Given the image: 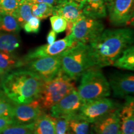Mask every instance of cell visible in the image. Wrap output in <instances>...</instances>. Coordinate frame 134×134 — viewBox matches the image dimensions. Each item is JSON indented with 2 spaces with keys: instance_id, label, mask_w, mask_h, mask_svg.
Returning <instances> with one entry per match:
<instances>
[{
  "instance_id": "cell-12",
  "label": "cell",
  "mask_w": 134,
  "mask_h": 134,
  "mask_svg": "<svg viewBox=\"0 0 134 134\" xmlns=\"http://www.w3.org/2000/svg\"><path fill=\"white\" fill-rule=\"evenodd\" d=\"M73 42L71 35L66 36L62 39L55 41L51 44L43 45L30 50L23 58L24 63L36 58L60 55L70 47Z\"/></svg>"
},
{
  "instance_id": "cell-33",
  "label": "cell",
  "mask_w": 134,
  "mask_h": 134,
  "mask_svg": "<svg viewBox=\"0 0 134 134\" xmlns=\"http://www.w3.org/2000/svg\"><path fill=\"white\" fill-rule=\"evenodd\" d=\"M24 1L29 3H46L55 6L63 0H24Z\"/></svg>"
},
{
  "instance_id": "cell-37",
  "label": "cell",
  "mask_w": 134,
  "mask_h": 134,
  "mask_svg": "<svg viewBox=\"0 0 134 134\" xmlns=\"http://www.w3.org/2000/svg\"><path fill=\"white\" fill-rule=\"evenodd\" d=\"M112 0H104V1H105V4H108L109 3H110V1H111Z\"/></svg>"
},
{
  "instance_id": "cell-25",
  "label": "cell",
  "mask_w": 134,
  "mask_h": 134,
  "mask_svg": "<svg viewBox=\"0 0 134 134\" xmlns=\"http://www.w3.org/2000/svg\"><path fill=\"white\" fill-rule=\"evenodd\" d=\"M32 16L44 19L53 15V6L46 3H29Z\"/></svg>"
},
{
  "instance_id": "cell-39",
  "label": "cell",
  "mask_w": 134,
  "mask_h": 134,
  "mask_svg": "<svg viewBox=\"0 0 134 134\" xmlns=\"http://www.w3.org/2000/svg\"><path fill=\"white\" fill-rule=\"evenodd\" d=\"M18 1H21V0H18Z\"/></svg>"
},
{
  "instance_id": "cell-20",
  "label": "cell",
  "mask_w": 134,
  "mask_h": 134,
  "mask_svg": "<svg viewBox=\"0 0 134 134\" xmlns=\"http://www.w3.org/2000/svg\"><path fill=\"white\" fill-rule=\"evenodd\" d=\"M33 134H55L52 117L47 113L40 115L34 124Z\"/></svg>"
},
{
  "instance_id": "cell-13",
  "label": "cell",
  "mask_w": 134,
  "mask_h": 134,
  "mask_svg": "<svg viewBox=\"0 0 134 134\" xmlns=\"http://www.w3.org/2000/svg\"><path fill=\"white\" fill-rule=\"evenodd\" d=\"M120 107L91 123L90 134H120Z\"/></svg>"
},
{
  "instance_id": "cell-18",
  "label": "cell",
  "mask_w": 134,
  "mask_h": 134,
  "mask_svg": "<svg viewBox=\"0 0 134 134\" xmlns=\"http://www.w3.org/2000/svg\"><path fill=\"white\" fill-rule=\"evenodd\" d=\"M23 58H20L14 53L0 52V78L8 74L13 70L24 66Z\"/></svg>"
},
{
  "instance_id": "cell-31",
  "label": "cell",
  "mask_w": 134,
  "mask_h": 134,
  "mask_svg": "<svg viewBox=\"0 0 134 134\" xmlns=\"http://www.w3.org/2000/svg\"><path fill=\"white\" fill-rule=\"evenodd\" d=\"M52 117L55 124V134H64L68 131V119L62 117Z\"/></svg>"
},
{
  "instance_id": "cell-24",
  "label": "cell",
  "mask_w": 134,
  "mask_h": 134,
  "mask_svg": "<svg viewBox=\"0 0 134 134\" xmlns=\"http://www.w3.org/2000/svg\"><path fill=\"white\" fill-rule=\"evenodd\" d=\"M12 15L16 18L21 27H23L25 23L32 17L31 5L29 3L21 0Z\"/></svg>"
},
{
  "instance_id": "cell-6",
  "label": "cell",
  "mask_w": 134,
  "mask_h": 134,
  "mask_svg": "<svg viewBox=\"0 0 134 134\" xmlns=\"http://www.w3.org/2000/svg\"><path fill=\"white\" fill-rule=\"evenodd\" d=\"M104 30L103 22L98 19L83 16L74 23L71 36L73 42L88 44Z\"/></svg>"
},
{
  "instance_id": "cell-27",
  "label": "cell",
  "mask_w": 134,
  "mask_h": 134,
  "mask_svg": "<svg viewBox=\"0 0 134 134\" xmlns=\"http://www.w3.org/2000/svg\"><path fill=\"white\" fill-rule=\"evenodd\" d=\"M14 104L4 93L0 90V116L10 115L11 109Z\"/></svg>"
},
{
  "instance_id": "cell-22",
  "label": "cell",
  "mask_w": 134,
  "mask_h": 134,
  "mask_svg": "<svg viewBox=\"0 0 134 134\" xmlns=\"http://www.w3.org/2000/svg\"><path fill=\"white\" fill-rule=\"evenodd\" d=\"M113 66L120 69L134 70V47L133 46L126 48L122 55L114 62Z\"/></svg>"
},
{
  "instance_id": "cell-38",
  "label": "cell",
  "mask_w": 134,
  "mask_h": 134,
  "mask_svg": "<svg viewBox=\"0 0 134 134\" xmlns=\"http://www.w3.org/2000/svg\"><path fill=\"white\" fill-rule=\"evenodd\" d=\"M64 134H70V132H69V131H68V132H66V133H65Z\"/></svg>"
},
{
  "instance_id": "cell-16",
  "label": "cell",
  "mask_w": 134,
  "mask_h": 134,
  "mask_svg": "<svg viewBox=\"0 0 134 134\" xmlns=\"http://www.w3.org/2000/svg\"><path fill=\"white\" fill-rule=\"evenodd\" d=\"M53 15L62 17L66 21L73 23L84 16L81 5L71 0H63L53 6Z\"/></svg>"
},
{
  "instance_id": "cell-9",
  "label": "cell",
  "mask_w": 134,
  "mask_h": 134,
  "mask_svg": "<svg viewBox=\"0 0 134 134\" xmlns=\"http://www.w3.org/2000/svg\"><path fill=\"white\" fill-rule=\"evenodd\" d=\"M134 0H112L106 4L109 21L116 26L132 24L133 20Z\"/></svg>"
},
{
  "instance_id": "cell-15",
  "label": "cell",
  "mask_w": 134,
  "mask_h": 134,
  "mask_svg": "<svg viewBox=\"0 0 134 134\" xmlns=\"http://www.w3.org/2000/svg\"><path fill=\"white\" fill-rule=\"evenodd\" d=\"M124 104L120 107V134H134V100L127 96Z\"/></svg>"
},
{
  "instance_id": "cell-10",
  "label": "cell",
  "mask_w": 134,
  "mask_h": 134,
  "mask_svg": "<svg viewBox=\"0 0 134 134\" xmlns=\"http://www.w3.org/2000/svg\"><path fill=\"white\" fill-rule=\"evenodd\" d=\"M84 104L85 102L80 97L76 89L50 109V115L53 117L68 119L77 114Z\"/></svg>"
},
{
  "instance_id": "cell-23",
  "label": "cell",
  "mask_w": 134,
  "mask_h": 134,
  "mask_svg": "<svg viewBox=\"0 0 134 134\" xmlns=\"http://www.w3.org/2000/svg\"><path fill=\"white\" fill-rule=\"evenodd\" d=\"M21 28L18 22L13 15L0 13V31L18 34Z\"/></svg>"
},
{
  "instance_id": "cell-35",
  "label": "cell",
  "mask_w": 134,
  "mask_h": 134,
  "mask_svg": "<svg viewBox=\"0 0 134 134\" xmlns=\"http://www.w3.org/2000/svg\"><path fill=\"white\" fill-rule=\"evenodd\" d=\"M73 25H74V23L71 21H67V24H66V27L65 31H66V36H69L71 34L72 29H73Z\"/></svg>"
},
{
  "instance_id": "cell-32",
  "label": "cell",
  "mask_w": 134,
  "mask_h": 134,
  "mask_svg": "<svg viewBox=\"0 0 134 134\" xmlns=\"http://www.w3.org/2000/svg\"><path fill=\"white\" fill-rule=\"evenodd\" d=\"M14 124H15L14 120L9 115L0 116V132L7 127Z\"/></svg>"
},
{
  "instance_id": "cell-28",
  "label": "cell",
  "mask_w": 134,
  "mask_h": 134,
  "mask_svg": "<svg viewBox=\"0 0 134 134\" xmlns=\"http://www.w3.org/2000/svg\"><path fill=\"white\" fill-rule=\"evenodd\" d=\"M50 21L52 29L56 33L62 32L66 29L67 21L62 17L53 15L50 17Z\"/></svg>"
},
{
  "instance_id": "cell-8",
  "label": "cell",
  "mask_w": 134,
  "mask_h": 134,
  "mask_svg": "<svg viewBox=\"0 0 134 134\" xmlns=\"http://www.w3.org/2000/svg\"><path fill=\"white\" fill-rule=\"evenodd\" d=\"M119 108L113 100L107 98L98 99L85 103L78 114L90 124Z\"/></svg>"
},
{
  "instance_id": "cell-21",
  "label": "cell",
  "mask_w": 134,
  "mask_h": 134,
  "mask_svg": "<svg viewBox=\"0 0 134 134\" xmlns=\"http://www.w3.org/2000/svg\"><path fill=\"white\" fill-rule=\"evenodd\" d=\"M67 119L70 134H90V123L78 114L68 117Z\"/></svg>"
},
{
  "instance_id": "cell-11",
  "label": "cell",
  "mask_w": 134,
  "mask_h": 134,
  "mask_svg": "<svg viewBox=\"0 0 134 134\" xmlns=\"http://www.w3.org/2000/svg\"><path fill=\"white\" fill-rule=\"evenodd\" d=\"M43 113L46 112L42 109L37 99L27 104L14 103L9 116L15 124H28L34 122Z\"/></svg>"
},
{
  "instance_id": "cell-17",
  "label": "cell",
  "mask_w": 134,
  "mask_h": 134,
  "mask_svg": "<svg viewBox=\"0 0 134 134\" xmlns=\"http://www.w3.org/2000/svg\"><path fill=\"white\" fill-rule=\"evenodd\" d=\"M85 16L100 19L107 16V8L104 0H85L82 4Z\"/></svg>"
},
{
  "instance_id": "cell-14",
  "label": "cell",
  "mask_w": 134,
  "mask_h": 134,
  "mask_svg": "<svg viewBox=\"0 0 134 134\" xmlns=\"http://www.w3.org/2000/svg\"><path fill=\"white\" fill-rule=\"evenodd\" d=\"M110 90L115 97L125 98L134 92V76L132 73H115L110 76Z\"/></svg>"
},
{
  "instance_id": "cell-36",
  "label": "cell",
  "mask_w": 134,
  "mask_h": 134,
  "mask_svg": "<svg viewBox=\"0 0 134 134\" xmlns=\"http://www.w3.org/2000/svg\"><path fill=\"white\" fill-rule=\"evenodd\" d=\"M71 1H74V2L78 3V4H79L81 5L82 6V4H83V3H84V1H85V0H71Z\"/></svg>"
},
{
  "instance_id": "cell-19",
  "label": "cell",
  "mask_w": 134,
  "mask_h": 134,
  "mask_svg": "<svg viewBox=\"0 0 134 134\" xmlns=\"http://www.w3.org/2000/svg\"><path fill=\"white\" fill-rule=\"evenodd\" d=\"M21 45L18 34L0 31V52L14 53Z\"/></svg>"
},
{
  "instance_id": "cell-34",
  "label": "cell",
  "mask_w": 134,
  "mask_h": 134,
  "mask_svg": "<svg viewBox=\"0 0 134 134\" xmlns=\"http://www.w3.org/2000/svg\"><path fill=\"white\" fill-rule=\"evenodd\" d=\"M56 32L53 31V30H51V31L48 33L47 37V41L48 44H51V43L54 42L55 41H56Z\"/></svg>"
},
{
  "instance_id": "cell-7",
  "label": "cell",
  "mask_w": 134,
  "mask_h": 134,
  "mask_svg": "<svg viewBox=\"0 0 134 134\" xmlns=\"http://www.w3.org/2000/svg\"><path fill=\"white\" fill-rule=\"evenodd\" d=\"M24 66L41 77L43 81H49L62 70L60 55L30 60L24 63Z\"/></svg>"
},
{
  "instance_id": "cell-1",
  "label": "cell",
  "mask_w": 134,
  "mask_h": 134,
  "mask_svg": "<svg viewBox=\"0 0 134 134\" xmlns=\"http://www.w3.org/2000/svg\"><path fill=\"white\" fill-rule=\"evenodd\" d=\"M133 31L130 28L104 30L88 44L93 66L102 68L113 65L123 52L133 44Z\"/></svg>"
},
{
  "instance_id": "cell-30",
  "label": "cell",
  "mask_w": 134,
  "mask_h": 134,
  "mask_svg": "<svg viewBox=\"0 0 134 134\" xmlns=\"http://www.w3.org/2000/svg\"><path fill=\"white\" fill-rule=\"evenodd\" d=\"M40 27H41V19L32 16L29 21L25 23L23 28L27 33L37 34L39 31Z\"/></svg>"
},
{
  "instance_id": "cell-3",
  "label": "cell",
  "mask_w": 134,
  "mask_h": 134,
  "mask_svg": "<svg viewBox=\"0 0 134 134\" xmlns=\"http://www.w3.org/2000/svg\"><path fill=\"white\" fill-rule=\"evenodd\" d=\"M62 70L72 80L75 81L93 66L88 45L73 42L72 46L61 53Z\"/></svg>"
},
{
  "instance_id": "cell-4",
  "label": "cell",
  "mask_w": 134,
  "mask_h": 134,
  "mask_svg": "<svg viewBox=\"0 0 134 134\" xmlns=\"http://www.w3.org/2000/svg\"><path fill=\"white\" fill-rule=\"evenodd\" d=\"M76 91L81 99L86 103L109 96L111 90L100 68L94 66L81 75V81Z\"/></svg>"
},
{
  "instance_id": "cell-2",
  "label": "cell",
  "mask_w": 134,
  "mask_h": 134,
  "mask_svg": "<svg viewBox=\"0 0 134 134\" xmlns=\"http://www.w3.org/2000/svg\"><path fill=\"white\" fill-rule=\"evenodd\" d=\"M43 82L34 72L18 68L1 78V91L13 103L27 104L38 98Z\"/></svg>"
},
{
  "instance_id": "cell-26",
  "label": "cell",
  "mask_w": 134,
  "mask_h": 134,
  "mask_svg": "<svg viewBox=\"0 0 134 134\" xmlns=\"http://www.w3.org/2000/svg\"><path fill=\"white\" fill-rule=\"evenodd\" d=\"M34 124H14L5 128L0 134H33Z\"/></svg>"
},
{
  "instance_id": "cell-29",
  "label": "cell",
  "mask_w": 134,
  "mask_h": 134,
  "mask_svg": "<svg viewBox=\"0 0 134 134\" xmlns=\"http://www.w3.org/2000/svg\"><path fill=\"white\" fill-rule=\"evenodd\" d=\"M19 3L18 0H0V13L12 15Z\"/></svg>"
},
{
  "instance_id": "cell-5",
  "label": "cell",
  "mask_w": 134,
  "mask_h": 134,
  "mask_svg": "<svg viewBox=\"0 0 134 134\" xmlns=\"http://www.w3.org/2000/svg\"><path fill=\"white\" fill-rule=\"evenodd\" d=\"M75 90L73 80L61 70L53 79L43 82L37 99L41 108L47 113L53 105Z\"/></svg>"
}]
</instances>
